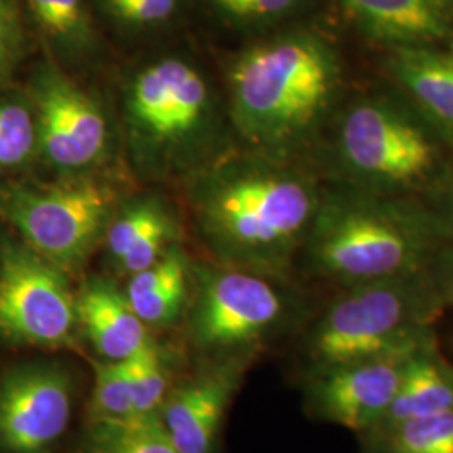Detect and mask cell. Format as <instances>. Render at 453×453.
I'll use <instances>...</instances> for the list:
<instances>
[{
  "mask_svg": "<svg viewBox=\"0 0 453 453\" xmlns=\"http://www.w3.org/2000/svg\"><path fill=\"white\" fill-rule=\"evenodd\" d=\"M187 181L195 226L224 265L280 279L288 274L324 187L297 158L228 150Z\"/></svg>",
  "mask_w": 453,
  "mask_h": 453,
  "instance_id": "cell-1",
  "label": "cell"
},
{
  "mask_svg": "<svg viewBox=\"0 0 453 453\" xmlns=\"http://www.w3.org/2000/svg\"><path fill=\"white\" fill-rule=\"evenodd\" d=\"M342 65L312 31H291L242 50L226 73V114L243 148L296 158L340 108Z\"/></svg>",
  "mask_w": 453,
  "mask_h": 453,
  "instance_id": "cell-2",
  "label": "cell"
},
{
  "mask_svg": "<svg viewBox=\"0 0 453 453\" xmlns=\"http://www.w3.org/2000/svg\"><path fill=\"white\" fill-rule=\"evenodd\" d=\"M119 104L128 158L143 179L185 181L232 150L226 99L183 56L134 67L121 86Z\"/></svg>",
  "mask_w": 453,
  "mask_h": 453,
  "instance_id": "cell-3",
  "label": "cell"
},
{
  "mask_svg": "<svg viewBox=\"0 0 453 453\" xmlns=\"http://www.w3.org/2000/svg\"><path fill=\"white\" fill-rule=\"evenodd\" d=\"M453 226L418 196L324 187L304 250L318 274L342 288L428 269Z\"/></svg>",
  "mask_w": 453,
  "mask_h": 453,
  "instance_id": "cell-4",
  "label": "cell"
},
{
  "mask_svg": "<svg viewBox=\"0 0 453 453\" xmlns=\"http://www.w3.org/2000/svg\"><path fill=\"white\" fill-rule=\"evenodd\" d=\"M331 183L425 198L453 166V151L396 89L340 104L329 121Z\"/></svg>",
  "mask_w": 453,
  "mask_h": 453,
  "instance_id": "cell-5",
  "label": "cell"
},
{
  "mask_svg": "<svg viewBox=\"0 0 453 453\" xmlns=\"http://www.w3.org/2000/svg\"><path fill=\"white\" fill-rule=\"evenodd\" d=\"M445 311L428 269L348 286L311 331L316 372L380 355L435 327Z\"/></svg>",
  "mask_w": 453,
  "mask_h": 453,
  "instance_id": "cell-6",
  "label": "cell"
},
{
  "mask_svg": "<svg viewBox=\"0 0 453 453\" xmlns=\"http://www.w3.org/2000/svg\"><path fill=\"white\" fill-rule=\"evenodd\" d=\"M121 200L113 181L99 173L54 181L12 180L0 183V219L34 252L74 274L103 242Z\"/></svg>",
  "mask_w": 453,
  "mask_h": 453,
  "instance_id": "cell-7",
  "label": "cell"
},
{
  "mask_svg": "<svg viewBox=\"0 0 453 453\" xmlns=\"http://www.w3.org/2000/svg\"><path fill=\"white\" fill-rule=\"evenodd\" d=\"M76 292L69 274L0 232V338L37 348H76Z\"/></svg>",
  "mask_w": 453,
  "mask_h": 453,
  "instance_id": "cell-8",
  "label": "cell"
},
{
  "mask_svg": "<svg viewBox=\"0 0 453 453\" xmlns=\"http://www.w3.org/2000/svg\"><path fill=\"white\" fill-rule=\"evenodd\" d=\"M196 275L188 329L198 348H254L274 334L291 312V303L274 277L232 265L203 267Z\"/></svg>",
  "mask_w": 453,
  "mask_h": 453,
  "instance_id": "cell-9",
  "label": "cell"
},
{
  "mask_svg": "<svg viewBox=\"0 0 453 453\" xmlns=\"http://www.w3.org/2000/svg\"><path fill=\"white\" fill-rule=\"evenodd\" d=\"M37 157L58 179L95 175L111 153V125L96 97L61 65H41L31 81Z\"/></svg>",
  "mask_w": 453,
  "mask_h": 453,
  "instance_id": "cell-10",
  "label": "cell"
},
{
  "mask_svg": "<svg viewBox=\"0 0 453 453\" xmlns=\"http://www.w3.org/2000/svg\"><path fill=\"white\" fill-rule=\"evenodd\" d=\"M435 342L434 327L380 355L318 372L311 402L324 420L366 435L383 418L411 361Z\"/></svg>",
  "mask_w": 453,
  "mask_h": 453,
  "instance_id": "cell-11",
  "label": "cell"
},
{
  "mask_svg": "<svg viewBox=\"0 0 453 453\" xmlns=\"http://www.w3.org/2000/svg\"><path fill=\"white\" fill-rule=\"evenodd\" d=\"M73 388L63 370L20 366L0 381V447L9 453H48L71 420Z\"/></svg>",
  "mask_w": 453,
  "mask_h": 453,
  "instance_id": "cell-12",
  "label": "cell"
},
{
  "mask_svg": "<svg viewBox=\"0 0 453 453\" xmlns=\"http://www.w3.org/2000/svg\"><path fill=\"white\" fill-rule=\"evenodd\" d=\"M247 357H235L175 389L158 411L180 453H211L226 406L242 380Z\"/></svg>",
  "mask_w": 453,
  "mask_h": 453,
  "instance_id": "cell-13",
  "label": "cell"
},
{
  "mask_svg": "<svg viewBox=\"0 0 453 453\" xmlns=\"http://www.w3.org/2000/svg\"><path fill=\"white\" fill-rule=\"evenodd\" d=\"M179 234L175 211L163 196L138 194L119 202L103 243L114 267L130 277L160 259Z\"/></svg>",
  "mask_w": 453,
  "mask_h": 453,
  "instance_id": "cell-14",
  "label": "cell"
},
{
  "mask_svg": "<svg viewBox=\"0 0 453 453\" xmlns=\"http://www.w3.org/2000/svg\"><path fill=\"white\" fill-rule=\"evenodd\" d=\"M359 33L381 48L440 46L445 42L453 0H338Z\"/></svg>",
  "mask_w": 453,
  "mask_h": 453,
  "instance_id": "cell-15",
  "label": "cell"
},
{
  "mask_svg": "<svg viewBox=\"0 0 453 453\" xmlns=\"http://www.w3.org/2000/svg\"><path fill=\"white\" fill-rule=\"evenodd\" d=\"M385 71L393 89L437 131L453 151V58L440 46L387 50Z\"/></svg>",
  "mask_w": 453,
  "mask_h": 453,
  "instance_id": "cell-16",
  "label": "cell"
},
{
  "mask_svg": "<svg viewBox=\"0 0 453 453\" xmlns=\"http://www.w3.org/2000/svg\"><path fill=\"white\" fill-rule=\"evenodd\" d=\"M80 329L101 359L125 361L153 341L146 326L111 280L91 277L76 292Z\"/></svg>",
  "mask_w": 453,
  "mask_h": 453,
  "instance_id": "cell-17",
  "label": "cell"
},
{
  "mask_svg": "<svg viewBox=\"0 0 453 453\" xmlns=\"http://www.w3.org/2000/svg\"><path fill=\"white\" fill-rule=\"evenodd\" d=\"M453 410V365L441 357L438 342L411 361L383 418L365 437L403 421Z\"/></svg>",
  "mask_w": 453,
  "mask_h": 453,
  "instance_id": "cell-18",
  "label": "cell"
},
{
  "mask_svg": "<svg viewBox=\"0 0 453 453\" xmlns=\"http://www.w3.org/2000/svg\"><path fill=\"white\" fill-rule=\"evenodd\" d=\"M188 289L190 264L175 242L153 265L130 275L125 296L146 326H166L179 319L188 303Z\"/></svg>",
  "mask_w": 453,
  "mask_h": 453,
  "instance_id": "cell-19",
  "label": "cell"
},
{
  "mask_svg": "<svg viewBox=\"0 0 453 453\" xmlns=\"http://www.w3.org/2000/svg\"><path fill=\"white\" fill-rule=\"evenodd\" d=\"M27 4L59 63L74 69L93 61L96 31L86 0H27Z\"/></svg>",
  "mask_w": 453,
  "mask_h": 453,
  "instance_id": "cell-20",
  "label": "cell"
},
{
  "mask_svg": "<svg viewBox=\"0 0 453 453\" xmlns=\"http://www.w3.org/2000/svg\"><path fill=\"white\" fill-rule=\"evenodd\" d=\"M82 453H180L158 413L123 420H91Z\"/></svg>",
  "mask_w": 453,
  "mask_h": 453,
  "instance_id": "cell-21",
  "label": "cell"
},
{
  "mask_svg": "<svg viewBox=\"0 0 453 453\" xmlns=\"http://www.w3.org/2000/svg\"><path fill=\"white\" fill-rule=\"evenodd\" d=\"M374 453H453V410L368 435Z\"/></svg>",
  "mask_w": 453,
  "mask_h": 453,
  "instance_id": "cell-22",
  "label": "cell"
},
{
  "mask_svg": "<svg viewBox=\"0 0 453 453\" xmlns=\"http://www.w3.org/2000/svg\"><path fill=\"white\" fill-rule=\"evenodd\" d=\"M37 157V127L29 97H0V173L26 166Z\"/></svg>",
  "mask_w": 453,
  "mask_h": 453,
  "instance_id": "cell-23",
  "label": "cell"
},
{
  "mask_svg": "<svg viewBox=\"0 0 453 453\" xmlns=\"http://www.w3.org/2000/svg\"><path fill=\"white\" fill-rule=\"evenodd\" d=\"M133 417V388L128 359L95 363L91 420H123Z\"/></svg>",
  "mask_w": 453,
  "mask_h": 453,
  "instance_id": "cell-24",
  "label": "cell"
},
{
  "mask_svg": "<svg viewBox=\"0 0 453 453\" xmlns=\"http://www.w3.org/2000/svg\"><path fill=\"white\" fill-rule=\"evenodd\" d=\"M133 388V417L155 415L166 400L168 370L160 346L151 341L128 359Z\"/></svg>",
  "mask_w": 453,
  "mask_h": 453,
  "instance_id": "cell-25",
  "label": "cell"
},
{
  "mask_svg": "<svg viewBox=\"0 0 453 453\" xmlns=\"http://www.w3.org/2000/svg\"><path fill=\"white\" fill-rule=\"evenodd\" d=\"M304 0H211L213 11L234 26L264 27L296 12Z\"/></svg>",
  "mask_w": 453,
  "mask_h": 453,
  "instance_id": "cell-26",
  "label": "cell"
},
{
  "mask_svg": "<svg viewBox=\"0 0 453 453\" xmlns=\"http://www.w3.org/2000/svg\"><path fill=\"white\" fill-rule=\"evenodd\" d=\"M179 4L180 0H101L108 16L131 29L162 24L175 14Z\"/></svg>",
  "mask_w": 453,
  "mask_h": 453,
  "instance_id": "cell-27",
  "label": "cell"
},
{
  "mask_svg": "<svg viewBox=\"0 0 453 453\" xmlns=\"http://www.w3.org/2000/svg\"><path fill=\"white\" fill-rule=\"evenodd\" d=\"M22 54V29L14 0H0V84L14 73Z\"/></svg>",
  "mask_w": 453,
  "mask_h": 453,
  "instance_id": "cell-28",
  "label": "cell"
},
{
  "mask_svg": "<svg viewBox=\"0 0 453 453\" xmlns=\"http://www.w3.org/2000/svg\"><path fill=\"white\" fill-rule=\"evenodd\" d=\"M428 273L445 309L453 308V241L438 250Z\"/></svg>",
  "mask_w": 453,
  "mask_h": 453,
  "instance_id": "cell-29",
  "label": "cell"
},
{
  "mask_svg": "<svg viewBox=\"0 0 453 453\" xmlns=\"http://www.w3.org/2000/svg\"><path fill=\"white\" fill-rule=\"evenodd\" d=\"M423 200L453 226V166Z\"/></svg>",
  "mask_w": 453,
  "mask_h": 453,
  "instance_id": "cell-30",
  "label": "cell"
},
{
  "mask_svg": "<svg viewBox=\"0 0 453 453\" xmlns=\"http://www.w3.org/2000/svg\"><path fill=\"white\" fill-rule=\"evenodd\" d=\"M445 44H447L445 50L453 58V14L452 20H450V31H449V35H447V39H445Z\"/></svg>",
  "mask_w": 453,
  "mask_h": 453,
  "instance_id": "cell-31",
  "label": "cell"
}]
</instances>
